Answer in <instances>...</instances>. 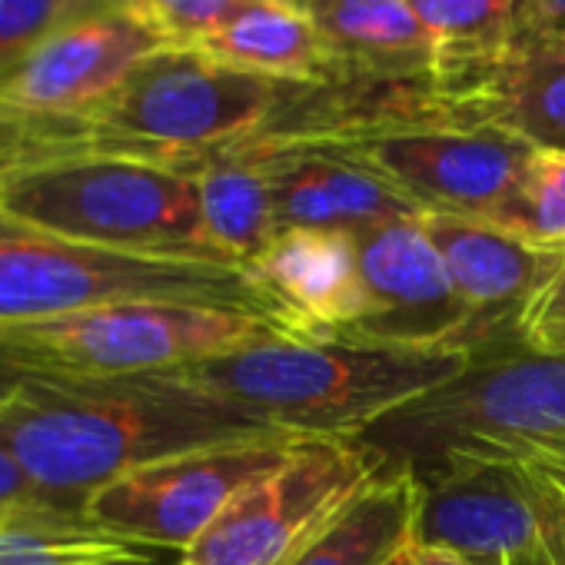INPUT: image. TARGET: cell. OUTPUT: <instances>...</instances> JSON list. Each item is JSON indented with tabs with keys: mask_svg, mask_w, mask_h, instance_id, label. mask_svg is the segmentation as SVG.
I'll return each mask as SVG.
<instances>
[{
	"mask_svg": "<svg viewBox=\"0 0 565 565\" xmlns=\"http://www.w3.org/2000/svg\"><path fill=\"white\" fill-rule=\"evenodd\" d=\"M522 469V466H519ZM532 489V502L539 512V542L545 548V555L552 558V565H565V495L548 486L542 476L522 469Z\"/></svg>",
	"mask_w": 565,
	"mask_h": 565,
	"instance_id": "f1b7e54d",
	"label": "cell"
},
{
	"mask_svg": "<svg viewBox=\"0 0 565 565\" xmlns=\"http://www.w3.org/2000/svg\"><path fill=\"white\" fill-rule=\"evenodd\" d=\"M180 565H186V562H180Z\"/></svg>",
	"mask_w": 565,
	"mask_h": 565,
	"instance_id": "74e56055",
	"label": "cell"
},
{
	"mask_svg": "<svg viewBox=\"0 0 565 565\" xmlns=\"http://www.w3.org/2000/svg\"><path fill=\"white\" fill-rule=\"evenodd\" d=\"M21 233H31V230H24V226H14L11 220L0 216V243H8V239H14V236H21Z\"/></svg>",
	"mask_w": 565,
	"mask_h": 565,
	"instance_id": "d590c367",
	"label": "cell"
},
{
	"mask_svg": "<svg viewBox=\"0 0 565 565\" xmlns=\"http://www.w3.org/2000/svg\"><path fill=\"white\" fill-rule=\"evenodd\" d=\"M41 519H87V515L67 512L57 502H51L28 476V469L18 462V456L0 443V529H11L21 522H41Z\"/></svg>",
	"mask_w": 565,
	"mask_h": 565,
	"instance_id": "4316f807",
	"label": "cell"
},
{
	"mask_svg": "<svg viewBox=\"0 0 565 565\" xmlns=\"http://www.w3.org/2000/svg\"><path fill=\"white\" fill-rule=\"evenodd\" d=\"M499 226L522 239L565 253V150H535L515 203Z\"/></svg>",
	"mask_w": 565,
	"mask_h": 565,
	"instance_id": "d4e9b609",
	"label": "cell"
},
{
	"mask_svg": "<svg viewBox=\"0 0 565 565\" xmlns=\"http://www.w3.org/2000/svg\"><path fill=\"white\" fill-rule=\"evenodd\" d=\"M333 67V87H426L429 34L413 0H317L307 11Z\"/></svg>",
	"mask_w": 565,
	"mask_h": 565,
	"instance_id": "ac0fdd59",
	"label": "cell"
},
{
	"mask_svg": "<svg viewBox=\"0 0 565 565\" xmlns=\"http://www.w3.org/2000/svg\"><path fill=\"white\" fill-rule=\"evenodd\" d=\"M282 4H294V8H300V11H310L317 0H282Z\"/></svg>",
	"mask_w": 565,
	"mask_h": 565,
	"instance_id": "8d00e7d4",
	"label": "cell"
},
{
	"mask_svg": "<svg viewBox=\"0 0 565 565\" xmlns=\"http://www.w3.org/2000/svg\"><path fill=\"white\" fill-rule=\"evenodd\" d=\"M303 439L294 433H259L147 462L100 486L87 499L84 515L114 535L186 552L236 492L287 462Z\"/></svg>",
	"mask_w": 565,
	"mask_h": 565,
	"instance_id": "9c48e42d",
	"label": "cell"
},
{
	"mask_svg": "<svg viewBox=\"0 0 565 565\" xmlns=\"http://www.w3.org/2000/svg\"><path fill=\"white\" fill-rule=\"evenodd\" d=\"M383 472L360 439L307 436L287 462L249 482L183 552L186 565H273L303 532Z\"/></svg>",
	"mask_w": 565,
	"mask_h": 565,
	"instance_id": "30bf717a",
	"label": "cell"
},
{
	"mask_svg": "<svg viewBox=\"0 0 565 565\" xmlns=\"http://www.w3.org/2000/svg\"><path fill=\"white\" fill-rule=\"evenodd\" d=\"M320 90L230 67L200 47L163 44L87 117L104 153L190 173L220 150L294 127Z\"/></svg>",
	"mask_w": 565,
	"mask_h": 565,
	"instance_id": "3957f363",
	"label": "cell"
},
{
	"mask_svg": "<svg viewBox=\"0 0 565 565\" xmlns=\"http://www.w3.org/2000/svg\"><path fill=\"white\" fill-rule=\"evenodd\" d=\"M276 333L287 330L239 310L120 303L28 323H0V350L31 373L150 376L243 350Z\"/></svg>",
	"mask_w": 565,
	"mask_h": 565,
	"instance_id": "ba28073f",
	"label": "cell"
},
{
	"mask_svg": "<svg viewBox=\"0 0 565 565\" xmlns=\"http://www.w3.org/2000/svg\"><path fill=\"white\" fill-rule=\"evenodd\" d=\"M353 239L366 310L350 340L419 353H486L509 347L456 294L423 216H403Z\"/></svg>",
	"mask_w": 565,
	"mask_h": 565,
	"instance_id": "8fae6325",
	"label": "cell"
},
{
	"mask_svg": "<svg viewBox=\"0 0 565 565\" xmlns=\"http://www.w3.org/2000/svg\"><path fill=\"white\" fill-rule=\"evenodd\" d=\"M383 565H416V548H413V542H406L399 552H393Z\"/></svg>",
	"mask_w": 565,
	"mask_h": 565,
	"instance_id": "e575fe53",
	"label": "cell"
},
{
	"mask_svg": "<svg viewBox=\"0 0 565 565\" xmlns=\"http://www.w3.org/2000/svg\"><path fill=\"white\" fill-rule=\"evenodd\" d=\"M246 273L294 337L350 340L363 320L366 290L350 233L282 230Z\"/></svg>",
	"mask_w": 565,
	"mask_h": 565,
	"instance_id": "9a60e30c",
	"label": "cell"
},
{
	"mask_svg": "<svg viewBox=\"0 0 565 565\" xmlns=\"http://www.w3.org/2000/svg\"><path fill=\"white\" fill-rule=\"evenodd\" d=\"M426 100L452 120L505 130L532 150H565V28L529 18L472 90Z\"/></svg>",
	"mask_w": 565,
	"mask_h": 565,
	"instance_id": "e0dca14e",
	"label": "cell"
},
{
	"mask_svg": "<svg viewBox=\"0 0 565 565\" xmlns=\"http://www.w3.org/2000/svg\"><path fill=\"white\" fill-rule=\"evenodd\" d=\"M259 433L279 429L239 419L160 373H31L0 413V443L51 502L77 515L100 486L147 462Z\"/></svg>",
	"mask_w": 565,
	"mask_h": 565,
	"instance_id": "6da1fadb",
	"label": "cell"
},
{
	"mask_svg": "<svg viewBox=\"0 0 565 565\" xmlns=\"http://www.w3.org/2000/svg\"><path fill=\"white\" fill-rule=\"evenodd\" d=\"M0 216L38 236L230 263L206 236L193 173L137 157L94 153L24 173L0 186Z\"/></svg>",
	"mask_w": 565,
	"mask_h": 565,
	"instance_id": "8992f818",
	"label": "cell"
},
{
	"mask_svg": "<svg viewBox=\"0 0 565 565\" xmlns=\"http://www.w3.org/2000/svg\"><path fill=\"white\" fill-rule=\"evenodd\" d=\"M479 356L276 333L160 376L266 429L356 439L386 413L469 370Z\"/></svg>",
	"mask_w": 565,
	"mask_h": 565,
	"instance_id": "7a4b0ae2",
	"label": "cell"
},
{
	"mask_svg": "<svg viewBox=\"0 0 565 565\" xmlns=\"http://www.w3.org/2000/svg\"><path fill=\"white\" fill-rule=\"evenodd\" d=\"M409 542L472 565H509L539 545V512L525 472L515 462H462L416 479Z\"/></svg>",
	"mask_w": 565,
	"mask_h": 565,
	"instance_id": "4fadbf2b",
	"label": "cell"
},
{
	"mask_svg": "<svg viewBox=\"0 0 565 565\" xmlns=\"http://www.w3.org/2000/svg\"><path fill=\"white\" fill-rule=\"evenodd\" d=\"M525 11L539 24L565 28V0H525Z\"/></svg>",
	"mask_w": 565,
	"mask_h": 565,
	"instance_id": "1f68e13d",
	"label": "cell"
},
{
	"mask_svg": "<svg viewBox=\"0 0 565 565\" xmlns=\"http://www.w3.org/2000/svg\"><path fill=\"white\" fill-rule=\"evenodd\" d=\"M416 548V545H413ZM416 565H472L459 555H449V552H433V548H416Z\"/></svg>",
	"mask_w": 565,
	"mask_h": 565,
	"instance_id": "d6a6232c",
	"label": "cell"
},
{
	"mask_svg": "<svg viewBox=\"0 0 565 565\" xmlns=\"http://www.w3.org/2000/svg\"><path fill=\"white\" fill-rule=\"evenodd\" d=\"M28 376H31V370L24 363H18L14 356H8L4 350H0V413L11 406V399L28 383Z\"/></svg>",
	"mask_w": 565,
	"mask_h": 565,
	"instance_id": "4dcf8cb0",
	"label": "cell"
},
{
	"mask_svg": "<svg viewBox=\"0 0 565 565\" xmlns=\"http://www.w3.org/2000/svg\"><path fill=\"white\" fill-rule=\"evenodd\" d=\"M127 4L130 0H0V77L67 28Z\"/></svg>",
	"mask_w": 565,
	"mask_h": 565,
	"instance_id": "cb8c5ba5",
	"label": "cell"
},
{
	"mask_svg": "<svg viewBox=\"0 0 565 565\" xmlns=\"http://www.w3.org/2000/svg\"><path fill=\"white\" fill-rule=\"evenodd\" d=\"M413 515L416 479L403 469H383L273 565H383L409 542Z\"/></svg>",
	"mask_w": 565,
	"mask_h": 565,
	"instance_id": "d6986e66",
	"label": "cell"
},
{
	"mask_svg": "<svg viewBox=\"0 0 565 565\" xmlns=\"http://www.w3.org/2000/svg\"><path fill=\"white\" fill-rule=\"evenodd\" d=\"M120 303L216 307L282 327L246 266L127 253L38 233L0 243V323H28Z\"/></svg>",
	"mask_w": 565,
	"mask_h": 565,
	"instance_id": "52a82bcc",
	"label": "cell"
},
{
	"mask_svg": "<svg viewBox=\"0 0 565 565\" xmlns=\"http://www.w3.org/2000/svg\"><path fill=\"white\" fill-rule=\"evenodd\" d=\"M157 47H163L157 31L120 8L41 44L0 77V94L44 114H90Z\"/></svg>",
	"mask_w": 565,
	"mask_h": 565,
	"instance_id": "5bb4252c",
	"label": "cell"
},
{
	"mask_svg": "<svg viewBox=\"0 0 565 565\" xmlns=\"http://www.w3.org/2000/svg\"><path fill=\"white\" fill-rule=\"evenodd\" d=\"M196 47L269 81L333 87V67L313 18L282 0H239Z\"/></svg>",
	"mask_w": 565,
	"mask_h": 565,
	"instance_id": "ffe728a7",
	"label": "cell"
},
{
	"mask_svg": "<svg viewBox=\"0 0 565 565\" xmlns=\"http://www.w3.org/2000/svg\"><path fill=\"white\" fill-rule=\"evenodd\" d=\"M509 565H552V558L545 555V548H542V542L535 545V548H525V552H519Z\"/></svg>",
	"mask_w": 565,
	"mask_h": 565,
	"instance_id": "836d02e7",
	"label": "cell"
},
{
	"mask_svg": "<svg viewBox=\"0 0 565 565\" xmlns=\"http://www.w3.org/2000/svg\"><path fill=\"white\" fill-rule=\"evenodd\" d=\"M519 343L532 353H565V269L525 307L519 320Z\"/></svg>",
	"mask_w": 565,
	"mask_h": 565,
	"instance_id": "83f0119b",
	"label": "cell"
},
{
	"mask_svg": "<svg viewBox=\"0 0 565 565\" xmlns=\"http://www.w3.org/2000/svg\"><path fill=\"white\" fill-rule=\"evenodd\" d=\"M303 127L330 137L423 216L499 223L515 203L535 153L505 130L439 114L429 107L426 87H406L396 100L363 114L347 110L340 90H333V104Z\"/></svg>",
	"mask_w": 565,
	"mask_h": 565,
	"instance_id": "5b68a950",
	"label": "cell"
},
{
	"mask_svg": "<svg viewBox=\"0 0 565 565\" xmlns=\"http://www.w3.org/2000/svg\"><path fill=\"white\" fill-rule=\"evenodd\" d=\"M256 150L273 183L279 233L323 230L360 236L403 216H423L386 180L313 127L269 130L256 137Z\"/></svg>",
	"mask_w": 565,
	"mask_h": 565,
	"instance_id": "7c38bea8",
	"label": "cell"
},
{
	"mask_svg": "<svg viewBox=\"0 0 565 565\" xmlns=\"http://www.w3.org/2000/svg\"><path fill=\"white\" fill-rule=\"evenodd\" d=\"M239 0H130V11L143 18L163 44L196 47L213 34Z\"/></svg>",
	"mask_w": 565,
	"mask_h": 565,
	"instance_id": "484cf974",
	"label": "cell"
},
{
	"mask_svg": "<svg viewBox=\"0 0 565 565\" xmlns=\"http://www.w3.org/2000/svg\"><path fill=\"white\" fill-rule=\"evenodd\" d=\"M429 34L433 77L426 94L452 100L472 90L529 21L525 0H413Z\"/></svg>",
	"mask_w": 565,
	"mask_h": 565,
	"instance_id": "44dd1931",
	"label": "cell"
},
{
	"mask_svg": "<svg viewBox=\"0 0 565 565\" xmlns=\"http://www.w3.org/2000/svg\"><path fill=\"white\" fill-rule=\"evenodd\" d=\"M456 294L502 343H519L525 307L565 269V253L466 216H423Z\"/></svg>",
	"mask_w": 565,
	"mask_h": 565,
	"instance_id": "2e32d148",
	"label": "cell"
},
{
	"mask_svg": "<svg viewBox=\"0 0 565 565\" xmlns=\"http://www.w3.org/2000/svg\"><path fill=\"white\" fill-rule=\"evenodd\" d=\"M200 190L203 226L216 253L236 266H249L276 236V200L256 137L200 160L193 170Z\"/></svg>",
	"mask_w": 565,
	"mask_h": 565,
	"instance_id": "7402d4cb",
	"label": "cell"
},
{
	"mask_svg": "<svg viewBox=\"0 0 565 565\" xmlns=\"http://www.w3.org/2000/svg\"><path fill=\"white\" fill-rule=\"evenodd\" d=\"M495 462H515V466L542 476L548 486H555L565 495V439L535 443V446L515 449V452H509L505 459H495Z\"/></svg>",
	"mask_w": 565,
	"mask_h": 565,
	"instance_id": "f546056e",
	"label": "cell"
},
{
	"mask_svg": "<svg viewBox=\"0 0 565 565\" xmlns=\"http://www.w3.org/2000/svg\"><path fill=\"white\" fill-rule=\"evenodd\" d=\"M183 552L114 535L87 519H41L0 529V565H180Z\"/></svg>",
	"mask_w": 565,
	"mask_h": 565,
	"instance_id": "603a6c76",
	"label": "cell"
},
{
	"mask_svg": "<svg viewBox=\"0 0 565 565\" xmlns=\"http://www.w3.org/2000/svg\"><path fill=\"white\" fill-rule=\"evenodd\" d=\"M356 439L380 456L383 469H403L413 479L565 439V353H532L522 343L492 347L469 370L386 413Z\"/></svg>",
	"mask_w": 565,
	"mask_h": 565,
	"instance_id": "277c9868",
	"label": "cell"
}]
</instances>
